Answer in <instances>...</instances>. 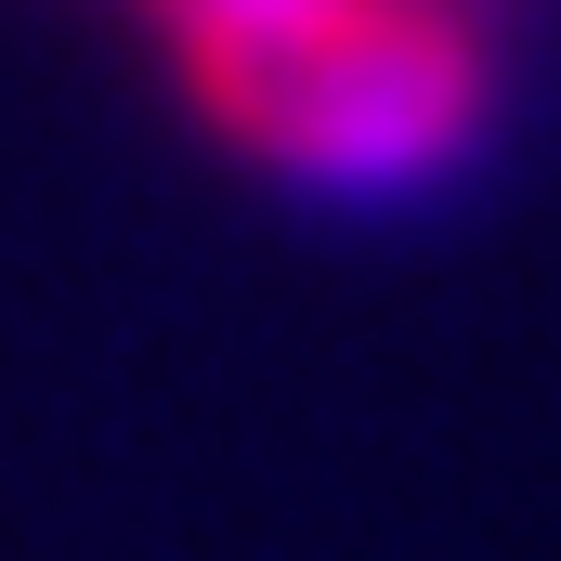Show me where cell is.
Instances as JSON below:
<instances>
[{
  "instance_id": "cell-1",
  "label": "cell",
  "mask_w": 561,
  "mask_h": 561,
  "mask_svg": "<svg viewBox=\"0 0 561 561\" xmlns=\"http://www.w3.org/2000/svg\"><path fill=\"white\" fill-rule=\"evenodd\" d=\"M144 13V39H157V66L170 53H196V39H222V26H262V13H287V0H131ZM496 13V0H483Z\"/></svg>"
}]
</instances>
